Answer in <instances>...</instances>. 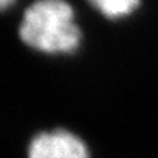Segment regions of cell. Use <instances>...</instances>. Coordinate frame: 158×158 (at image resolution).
Masks as SVG:
<instances>
[{"label": "cell", "mask_w": 158, "mask_h": 158, "mask_svg": "<svg viewBox=\"0 0 158 158\" xmlns=\"http://www.w3.org/2000/svg\"><path fill=\"white\" fill-rule=\"evenodd\" d=\"M15 0H0V11H3V10H7L13 3H14Z\"/></svg>", "instance_id": "4"}, {"label": "cell", "mask_w": 158, "mask_h": 158, "mask_svg": "<svg viewBox=\"0 0 158 158\" xmlns=\"http://www.w3.org/2000/svg\"><path fill=\"white\" fill-rule=\"evenodd\" d=\"M18 35L27 46L42 53H72L81 42L73 6L66 0H35L25 9Z\"/></svg>", "instance_id": "1"}, {"label": "cell", "mask_w": 158, "mask_h": 158, "mask_svg": "<svg viewBox=\"0 0 158 158\" xmlns=\"http://www.w3.org/2000/svg\"><path fill=\"white\" fill-rule=\"evenodd\" d=\"M28 158H89V150L73 131L55 129L38 133L31 140Z\"/></svg>", "instance_id": "2"}, {"label": "cell", "mask_w": 158, "mask_h": 158, "mask_svg": "<svg viewBox=\"0 0 158 158\" xmlns=\"http://www.w3.org/2000/svg\"><path fill=\"white\" fill-rule=\"evenodd\" d=\"M94 9L110 20L130 15L140 6V0H87Z\"/></svg>", "instance_id": "3"}]
</instances>
